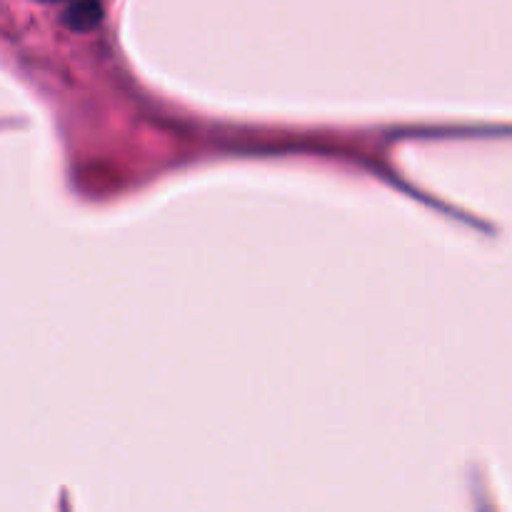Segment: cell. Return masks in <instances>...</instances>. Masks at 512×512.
Wrapping results in <instances>:
<instances>
[{
    "mask_svg": "<svg viewBox=\"0 0 512 512\" xmlns=\"http://www.w3.org/2000/svg\"><path fill=\"white\" fill-rule=\"evenodd\" d=\"M100 20H103V5H100V0H75L63 13V23L68 28L80 30V33H88V30L98 28Z\"/></svg>",
    "mask_w": 512,
    "mask_h": 512,
    "instance_id": "6da1fadb",
    "label": "cell"
},
{
    "mask_svg": "<svg viewBox=\"0 0 512 512\" xmlns=\"http://www.w3.org/2000/svg\"><path fill=\"white\" fill-rule=\"evenodd\" d=\"M45 3H55V0H45Z\"/></svg>",
    "mask_w": 512,
    "mask_h": 512,
    "instance_id": "7a4b0ae2",
    "label": "cell"
}]
</instances>
